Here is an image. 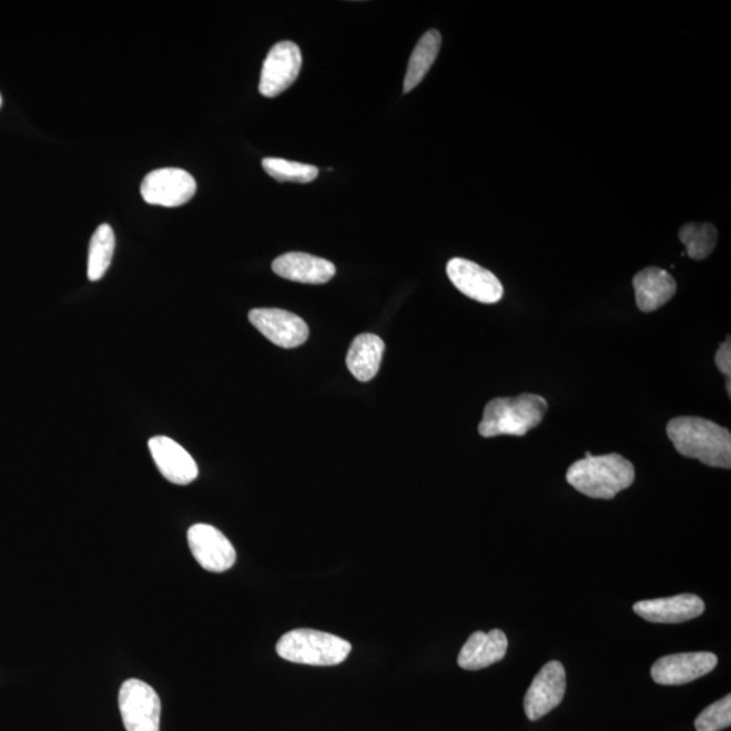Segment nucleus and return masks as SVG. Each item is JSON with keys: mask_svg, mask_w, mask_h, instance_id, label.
I'll use <instances>...</instances> for the list:
<instances>
[{"mask_svg": "<svg viewBox=\"0 0 731 731\" xmlns=\"http://www.w3.org/2000/svg\"><path fill=\"white\" fill-rule=\"evenodd\" d=\"M669 439L681 456L711 468H731V435L728 428L702 417L681 416L669 422Z\"/></svg>", "mask_w": 731, "mask_h": 731, "instance_id": "1", "label": "nucleus"}, {"mask_svg": "<svg viewBox=\"0 0 731 731\" xmlns=\"http://www.w3.org/2000/svg\"><path fill=\"white\" fill-rule=\"evenodd\" d=\"M634 480V465L619 454L586 457L571 465L567 473L571 487L592 499L611 500Z\"/></svg>", "mask_w": 731, "mask_h": 731, "instance_id": "2", "label": "nucleus"}, {"mask_svg": "<svg viewBox=\"0 0 731 731\" xmlns=\"http://www.w3.org/2000/svg\"><path fill=\"white\" fill-rule=\"evenodd\" d=\"M548 402L537 395L495 398L487 404L478 433L484 438L500 435L524 436L542 423Z\"/></svg>", "mask_w": 731, "mask_h": 731, "instance_id": "3", "label": "nucleus"}, {"mask_svg": "<svg viewBox=\"0 0 731 731\" xmlns=\"http://www.w3.org/2000/svg\"><path fill=\"white\" fill-rule=\"evenodd\" d=\"M352 643L328 632L297 629L287 632L276 643L282 659L305 666L334 667L346 661Z\"/></svg>", "mask_w": 731, "mask_h": 731, "instance_id": "4", "label": "nucleus"}, {"mask_svg": "<svg viewBox=\"0 0 731 731\" xmlns=\"http://www.w3.org/2000/svg\"><path fill=\"white\" fill-rule=\"evenodd\" d=\"M119 705L126 731H161V698L150 684L138 679L124 681Z\"/></svg>", "mask_w": 731, "mask_h": 731, "instance_id": "5", "label": "nucleus"}, {"mask_svg": "<svg viewBox=\"0 0 731 731\" xmlns=\"http://www.w3.org/2000/svg\"><path fill=\"white\" fill-rule=\"evenodd\" d=\"M196 192L193 175L181 169L152 171L141 183L140 193L146 204L177 207L187 204Z\"/></svg>", "mask_w": 731, "mask_h": 731, "instance_id": "6", "label": "nucleus"}, {"mask_svg": "<svg viewBox=\"0 0 731 731\" xmlns=\"http://www.w3.org/2000/svg\"><path fill=\"white\" fill-rule=\"evenodd\" d=\"M301 67H303V54L294 42L282 41L275 44L270 49L263 63L261 94L267 98L281 95L297 81Z\"/></svg>", "mask_w": 731, "mask_h": 731, "instance_id": "7", "label": "nucleus"}, {"mask_svg": "<svg viewBox=\"0 0 731 731\" xmlns=\"http://www.w3.org/2000/svg\"><path fill=\"white\" fill-rule=\"evenodd\" d=\"M567 692V672L560 661H550L540 669L525 697L528 720L538 721L561 704Z\"/></svg>", "mask_w": 731, "mask_h": 731, "instance_id": "8", "label": "nucleus"}, {"mask_svg": "<svg viewBox=\"0 0 731 731\" xmlns=\"http://www.w3.org/2000/svg\"><path fill=\"white\" fill-rule=\"evenodd\" d=\"M187 540L196 562L205 570L223 573L236 562L235 548L216 527L194 525L189 528Z\"/></svg>", "mask_w": 731, "mask_h": 731, "instance_id": "9", "label": "nucleus"}, {"mask_svg": "<svg viewBox=\"0 0 731 731\" xmlns=\"http://www.w3.org/2000/svg\"><path fill=\"white\" fill-rule=\"evenodd\" d=\"M248 321L263 336L282 348L303 346L309 337L308 324L294 313L284 309H252Z\"/></svg>", "mask_w": 731, "mask_h": 731, "instance_id": "10", "label": "nucleus"}, {"mask_svg": "<svg viewBox=\"0 0 731 731\" xmlns=\"http://www.w3.org/2000/svg\"><path fill=\"white\" fill-rule=\"evenodd\" d=\"M718 657L710 651L661 657L651 667V678L661 686H683L714 671Z\"/></svg>", "mask_w": 731, "mask_h": 731, "instance_id": "11", "label": "nucleus"}, {"mask_svg": "<svg viewBox=\"0 0 731 731\" xmlns=\"http://www.w3.org/2000/svg\"><path fill=\"white\" fill-rule=\"evenodd\" d=\"M447 275L460 293L478 303L496 304L502 297L499 278L475 262L456 257L447 263Z\"/></svg>", "mask_w": 731, "mask_h": 731, "instance_id": "12", "label": "nucleus"}, {"mask_svg": "<svg viewBox=\"0 0 731 731\" xmlns=\"http://www.w3.org/2000/svg\"><path fill=\"white\" fill-rule=\"evenodd\" d=\"M149 447L165 480L176 485H189L199 477V466L194 458L169 436H153Z\"/></svg>", "mask_w": 731, "mask_h": 731, "instance_id": "13", "label": "nucleus"}, {"mask_svg": "<svg viewBox=\"0 0 731 731\" xmlns=\"http://www.w3.org/2000/svg\"><path fill=\"white\" fill-rule=\"evenodd\" d=\"M704 610V601L691 593L643 600L634 605L637 616L651 623H683L702 616Z\"/></svg>", "mask_w": 731, "mask_h": 731, "instance_id": "14", "label": "nucleus"}, {"mask_svg": "<svg viewBox=\"0 0 731 731\" xmlns=\"http://www.w3.org/2000/svg\"><path fill=\"white\" fill-rule=\"evenodd\" d=\"M273 272L281 278L299 282V284L323 285L334 278L335 264L304 252H288L276 257Z\"/></svg>", "mask_w": 731, "mask_h": 731, "instance_id": "15", "label": "nucleus"}, {"mask_svg": "<svg viewBox=\"0 0 731 731\" xmlns=\"http://www.w3.org/2000/svg\"><path fill=\"white\" fill-rule=\"evenodd\" d=\"M508 640L501 630L476 631L460 649L458 666L465 671H480L506 657Z\"/></svg>", "mask_w": 731, "mask_h": 731, "instance_id": "16", "label": "nucleus"}, {"mask_svg": "<svg viewBox=\"0 0 731 731\" xmlns=\"http://www.w3.org/2000/svg\"><path fill=\"white\" fill-rule=\"evenodd\" d=\"M638 309L654 312L669 303L678 291L673 276L659 267H648L632 280Z\"/></svg>", "mask_w": 731, "mask_h": 731, "instance_id": "17", "label": "nucleus"}, {"mask_svg": "<svg viewBox=\"0 0 731 731\" xmlns=\"http://www.w3.org/2000/svg\"><path fill=\"white\" fill-rule=\"evenodd\" d=\"M384 352L385 343L379 336L373 334L356 336L346 359L349 373L361 383L372 380L378 374Z\"/></svg>", "mask_w": 731, "mask_h": 731, "instance_id": "18", "label": "nucleus"}, {"mask_svg": "<svg viewBox=\"0 0 731 731\" xmlns=\"http://www.w3.org/2000/svg\"><path fill=\"white\" fill-rule=\"evenodd\" d=\"M441 45V35L438 30H428L417 42L414 53L409 59L407 75L404 81V92H409L417 88L427 75L429 69L438 58Z\"/></svg>", "mask_w": 731, "mask_h": 731, "instance_id": "19", "label": "nucleus"}, {"mask_svg": "<svg viewBox=\"0 0 731 731\" xmlns=\"http://www.w3.org/2000/svg\"><path fill=\"white\" fill-rule=\"evenodd\" d=\"M115 250V235L112 226H98L91 237L89 250L88 275L92 282L100 281L106 274L112 263Z\"/></svg>", "mask_w": 731, "mask_h": 731, "instance_id": "20", "label": "nucleus"}, {"mask_svg": "<svg viewBox=\"0 0 731 731\" xmlns=\"http://www.w3.org/2000/svg\"><path fill=\"white\" fill-rule=\"evenodd\" d=\"M679 237L686 245L687 254L691 260L703 261L715 250L718 232L715 226L709 223H692L680 230Z\"/></svg>", "mask_w": 731, "mask_h": 731, "instance_id": "21", "label": "nucleus"}, {"mask_svg": "<svg viewBox=\"0 0 731 731\" xmlns=\"http://www.w3.org/2000/svg\"><path fill=\"white\" fill-rule=\"evenodd\" d=\"M262 165L264 171L278 182L309 183L318 175L316 165L288 162L280 158L263 159Z\"/></svg>", "mask_w": 731, "mask_h": 731, "instance_id": "22", "label": "nucleus"}, {"mask_svg": "<svg viewBox=\"0 0 731 731\" xmlns=\"http://www.w3.org/2000/svg\"><path fill=\"white\" fill-rule=\"evenodd\" d=\"M731 724V697H724L700 712L696 721L697 731H721Z\"/></svg>", "mask_w": 731, "mask_h": 731, "instance_id": "23", "label": "nucleus"}, {"mask_svg": "<svg viewBox=\"0 0 731 731\" xmlns=\"http://www.w3.org/2000/svg\"><path fill=\"white\" fill-rule=\"evenodd\" d=\"M715 365L718 370L724 374L728 378L731 376V343L730 337L722 343L720 349L715 354Z\"/></svg>", "mask_w": 731, "mask_h": 731, "instance_id": "24", "label": "nucleus"}, {"mask_svg": "<svg viewBox=\"0 0 731 731\" xmlns=\"http://www.w3.org/2000/svg\"><path fill=\"white\" fill-rule=\"evenodd\" d=\"M727 389H728V395L731 396V384H730V378H728Z\"/></svg>", "mask_w": 731, "mask_h": 731, "instance_id": "25", "label": "nucleus"}, {"mask_svg": "<svg viewBox=\"0 0 731 731\" xmlns=\"http://www.w3.org/2000/svg\"><path fill=\"white\" fill-rule=\"evenodd\" d=\"M0 106H2V95H0Z\"/></svg>", "mask_w": 731, "mask_h": 731, "instance_id": "26", "label": "nucleus"}]
</instances>
